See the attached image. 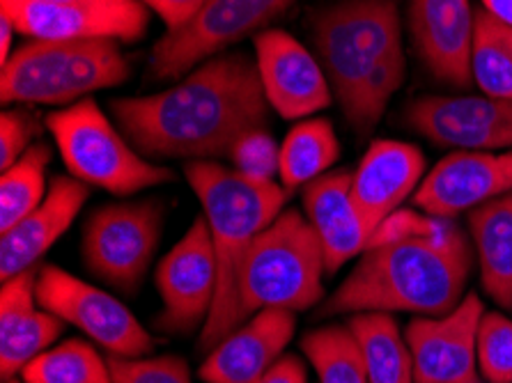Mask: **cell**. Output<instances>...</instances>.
Instances as JSON below:
<instances>
[{"label": "cell", "mask_w": 512, "mask_h": 383, "mask_svg": "<svg viewBox=\"0 0 512 383\" xmlns=\"http://www.w3.org/2000/svg\"><path fill=\"white\" fill-rule=\"evenodd\" d=\"M111 113L145 159L219 161L246 131L267 127L269 101L258 62L221 53L157 95L115 99Z\"/></svg>", "instance_id": "cell-1"}, {"label": "cell", "mask_w": 512, "mask_h": 383, "mask_svg": "<svg viewBox=\"0 0 512 383\" xmlns=\"http://www.w3.org/2000/svg\"><path fill=\"white\" fill-rule=\"evenodd\" d=\"M476 250L457 225L430 237L372 246L361 253L320 317L356 312H416L439 317L460 306L467 292Z\"/></svg>", "instance_id": "cell-2"}, {"label": "cell", "mask_w": 512, "mask_h": 383, "mask_svg": "<svg viewBox=\"0 0 512 383\" xmlns=\"http://www.w3.org/2000/svg\"><path fill=\"white\" fill-rule=\"evenodd\" d=\"M317 60L359 136H370L407 74L398 0H338L313 19Z\"/></svg>", "instance_id": "cell-3"}, {"label": "cell", "mask_w": 512, "mask_h": 383, "mask_svg": "<svg viewBox=\"0 0 512 383\" xmlns=\"http://www.w3.org/2000/svg\"><path fill=\"white\" fill-rule=\"evenodd\" d=\"M184 175L203 205L219 269L214 306L198 338V349L209 354L246 322L239 299L242 264L253 241L276 221L292 193L278 182L248 179L219 161H189Z\"/></svg>", "instance_id": "cell-4"}, {"label": "cell", "mask_w": 512, "mask_h": 383, "mask_svg": "<svg viewBox=\"0 0 512 383\" xmlns=\"http://www.w3.org/2000/svg\"><path fill=\"white\" fill-rule=\"evenodd\" d=\"M129 74L118 39H28L0 65V101L72 106L92 92L122 85Z\"/></svg>", "instance_id": "cell-5"}, {"label": "cell", "mask_w": 512, "mask_h": 383, "mask_svg": "<svg viewBox=\"0 0 512 383\" xmlns=\"http://www.w3.org/2000/svg\"><path fill=\"white\" fill-rule=\"evenodd\" d=\"M322 241L297 209H283L253 241L239 273L244 319L265 308L301 312L324 296Z\"/></svg>", "instance_id": "cell-6"}, {"label": "cell", "mask_w": 512, "mask_h": 383, "mask_svg": "<svg viewBox=\"0 0 512 383\" xmlns=\"http://www.w3.org/2000/svg\"><path fill=\"white\" fill-rule=\"evenodd\" d=\"M56 147L72 177L115 195H131L173 182L170 168L157 166L120 134L95 99H81L46 117Z\"/></svg>", "instance_id": "cell-7"}, {"label": "cell", "mask_w": 512, "mask_h": 383, "mask_svg": "<svg viewBox=\"0 0 512 383\" xmlns=\"http://www.w3.org/2000/svg\"><path fill=\"white\" fill-rule=\"evenodd\" d=\"M164 216L166 209L159 200L99 207L83 228L85 269L120 292L134 294L157 253Z\"/></svg>", "instance_id": "cell-8"}, {"label": "cell", "mask_w": 512, "mask_h": 383, "mask_svg": "<svg viewBox=\"0 0 512 383\" xmlns=\"http://www.w3.org/2000/svg\"><path fill=\"white\" fill-rule=\"evenodd\" d=\"M294 0H207L196 17L154 44L150 74L157 81L180 78L221 56L251 35H260L271 21L290 10Z\"/></svg>", "instance_id": "cell-9"}, {"label": "cell", "mask_w": 512, "mask_h": 383, "mask_svg": "<svg viewBox=\"0 0 512 383\" xmlns=\"http://www.w3.org/2000/svg\"><path fill=\"white\" fill-rule=\"evenodd\" d=\"M35 294L42 310L81 328L111 356L141 358L154 349L152 335L122 301L62 271L56 264H44L37 271Z\"/></svg>", "instance_id": "cell-10"}, {"label": "cell", "mask_w": 512, "mask_h": 383, "mask_svg": "<svg viewBox=\"0 0 512 383\" xmlns=\"http://www.w3.org/2000/svg\"><path fill=\"white\" fill-rule=\"evenodd\" d=\"M157 292L164 301L159 326L173 333H193L207 324L214 306L219 269L205 216H198L184 237L159 262Z\"/></svg>", "instance_id": "cell-11"}, {"label": "cell", "mask_w": 512, "mask_h": 383, "mask_svg": "<svg viewBox=\"0 0 512 383\" xmlns=\"http://www.w3.org/2000/svg\"><path fill=\"white\" fill-rule=\"evenodd\" d=\"M405 122L439 147L464 152L512 150V101L496 97H439L411 101Z\"/></svg>", "instance_id": "cell-12"}, {"label": "cell", "mask_w": 512, "mask_h": 383, "mask_svg": "<svg viewBox=\"0 0 512 383\" xmlns=\"http://www.w3.org/2000/svg\"><path fill=\"white\" fill-rule=\"evenodd\" d=\"M485 306L469 292L460 306L439 317H416L407 326L414 383H480L478 328Z\"/></svg>", "instance_id": "cell-13"}, {"label": "cell", "mask_w": 512, "mask_h": 383, "mask_svg": "<svg viewBox=\"0 0 512 383\" xmlns=\"http://www.w3.org/2000/svg\"><path fill=\"white\" fill-rule=\"evenodd\" d=\"M255 62L269 106L285 120H308L331 106L333 92L320 60L285 30L255 35Z\"/></svg>", "instance_id": "cell-14"}, {"label": "cell", "mask_w": 512, "mask_h": 383, "mask_svg": "<svg viewBox=\"0 0 512 383\" xmlns=\"http://www.w3.org/2000/svg\"><path fill=\"white\" fill-rule=\"evenodd\" d=\"M508 193H512V150H455L423 177L411 200L425 214L453 221Z\"/></svg>", "instance_id": "cell-15"}, {"label": "cell", "mask_w": 512, "mask_h": 383, "mask_svg": "<svg viewBox=\"0 0 512 383\" xmlns=\"http://www.w3.org/2000/svg\"><path fill=\"white\" fill-rule=\"evenodd\" d=\"M0 14L28 39H97L136 42L150 26V10L138 0L115 5H49L0 0Z\"/></svg>", "instance_id": "cell-16"}, {"label": "cell", "mask_w": 512, "mask_h": 383, "mask_svg": "<svg viewBox=\"0 0 512 383\" xmlns=\"http://www.w3.org/2000/svg\"><path fill=\"white\" fill-rule=\"evenodd\" d=\"M409 33L416 56L439 83L455 90L473 85L476 10L471 0H409Z\"/></svg>", "instance_id": "cell-17"}, {"label": "cell", "mask_w": 512, "mask_h": 383, "mask_svg": "<svg viewBox=\"0 0 512 383\" xmlns=\"http://www.w3.org/2000/svg\"><path fill=\"white\" fill-rule=\"evenodd\" d=\"M425 177V156L411 143L375 140L352 170V198L368 241L386 216L398 211Z\"/></svg>", "instance_id": "cell-18"}, {"label": "cell", "mask_w": 512, "mask_h": 383, "mask_svg": "<svg viewBox=\"0 0 512 383\" xmlns=\"http://www.w3.org/2000/svg\"><path fill=\"white\" fill-rule=\"evenodd\" d=\"M294 331L297 317L290 310L265 308L255 312L209 351L198 377L205 383H253L283 356Z\"/></svg>", "instance_id": "cell-19"}, {"label": "cell", "mask_w": 512, "mask_h": 383, "mask_svg": "<svg viewBox=\"0 0 512 383\" xmlns=\"http://www.w3.org/2000/svg\"><path fill=\"white\" fill-rule=\"evenodd\" d=\"M88 198V184L81 179L72 175L53 177L42 205L0 234V278L10 280L37 269V262L72 228Z\"/></svg>", "instance_id": "cell-20"}, {"label": "cell", "mask_w": 512, "mask_h": 383, "mask_svg": "<svg viewBox=\"0 0 512 383\" xmlns=\"http://www.w3.org/2000/svg\"><path fill=\"white\" fill-rule=\"evenodd\" d=\"M37 271L19 273L0 287V374L3 383L17 379L26 365L56 342L65 322L40 310L35 285Z\"/></svg>", "instance_id": "cell-21"}, {"label": "cell", "mask_w": 512, "mask_h": 383, "mask_svg": "<svg viewBox=\"0 0 512 383\" xmlns=\"http://www.w3.org/2000/svg\"><path fill=\"white\" fill-rule=\"evenodd\" d=\"M308 223L322 241L327 273L361 255L368 248V234L352 198V170H329L301 189Z\"/></svg>", "instance_id": "cell-22"}, {"label": "cell", "mask_w": 512, "mask_h": 383, "mask_svg": "<svg viewBox=\"0 0 512 383\" xmlns=\"http://www.w3.org/2000/svg\"><path fill=\"white\" fill-rule=\"evenodd\" d=\"M467 221L485 294L512 315V193L469 211Z\"/></svg>", "instance_id": "cell-23"}, {"label": "cell", "mask_w": 512, "mask_h": 383, "mask_svg": "<svg viewBox=\"0 0 512 383\" xmlns=\"http://www.w3.org/2000/svg\"><path fill=\"white\" fill-rule=\"evenodd\" d=\"M370 383H414V358L391 312H356L349 317Z\"/></svg>", "instance_id": "cell-24"}, {"label": "cell", "mask_w": 512, "mask_h": 383, "mask_svg": "<svg viewBox=\"0 0 512 383\" xmlns=\"http://www.w3.org/2000/svg\"><path fill=\"white\" fill-rule=\"evenodd\" d=\"M340 156L336 129L324 117L299 120L281 143V179L285 191L304 189L317 177L327 175Z\"/></svg>", "instance_id": "cell-25"}, {"label": "cell", "mask_w": 512, "mask_h": 383, "mask_svg": "<svg viewBox=\"0 0 512 383\" xmlns=\"http://www.w3.org/2000/svg\"><path fill=\"white\" fill-rule=\"evenodd\" d=\"M471 69L483 95L512 101V28L483 7L476 10Z\"/></svg>", "instance_id": "cell-26"}, {"label": "cell", "mask_w": 512, "mask_h": 383, "mask_svg": "<svg viewBox=\"0 0 512 383\" xmlns=\"http://www.w3.org/2000/svg\"><path fill=\"white\" fill-rule=\"evenodd\" d=\"M51 163V147L35 143L17 163L0 175V234L14 228L30 211L42 205L49 193L46 168Z\"/></svg>", "instance_id": "cell-27"}, {"label": "cell", "mask_w": 512, "mask_h": 383, "mask_svg": "<svg viewBox=\"0 0 512 383\" xmlns=\"http://www.w3.org/2000/svg\"><path fill=\"white\" fill-rule=\"evenodd\" d=\"M23 383H113L108 358L81 338L46 349L21 372Z\"/></svg>", "instance_id": "cell-28"}, {"label": "cell", "mask_w": 512, "mask_h": 383, "mask_svg": "<svg viewBox=\"0 0 512 383\" xmlns=\"http://www.w3.org/2000/svg\"><path fill=\"white\" fill-rule=\"evenodd\" d=\"M301 351L313 365L320 383H370L361 349L349 326L315 328L304 335Z\"/></svg>", "instance_id": "cell-29"}, {"label": "cell", "mask_w": 512, "mask_h": 383, "mask_svg": "<svg viewBox=\"0 0 512 383\" xmlns=\"http://www.w3.org/2000/svg\"><path fill=\"white\" fill-rule=\"evenodd\" d=\"M478 370L490 383H512V319L485 312L478 328Z\"/></svg>", "instance_id": "cell-30"}, {"label": "cell", "mask_w": 512, "mask_h": 383, "mask_svg": "<svg viewBox=\"0 0 512 383\" xmlns=\"http://www.w3.org/2000/svg\"><path fill=\"white\" fill-rule=\"evenodd\" d=\"M228 159L239 175L255 179V182H276L281 173V145L265 127L251 129L239 136Z\"/></svg>", "instance_id": "cell-31"}, {"label": "cell", "mask_w": 512, "mask_h": 383, "mask_svg": "<svg viewBox=\"0 0 512 383\" xmlns=\"http://www.w3.org/2000/svg\"><path fill=\"white\" fill-rule=\"evenodd\" d=\"M113 383H193L189 363L180 356H108Z\"/></svg>", "instance_id": "cell-32"}, {"label": "cell", "mask_w": 512, "mask_h": 383, "mask_svg": "<svg viewBox=\"0 0 512 383\" xmlns=\"http://www.w3.org/2000/svg\"><path fill=\"white\" fill-rule=\"evenodd\" d=\"M42 124L33 113L23 108H12L0 115V170H7L17 163L30 147L35 138H40Z\"/></svg>", "instance_id": "cell-33"}, {"label": "cell", "mask_w": 512, "mask_h": 383, "mask_svg": "<svg viewBox=\"0 0 512 383\" xmlns=\"http://www.w3.org/2000/svg\"><path fill=\"white\" fill-rule=\"evenodd\" d=\"M448 225V218H437L425 214V211L414 209H398L391 216H386L382 225L372 234L368 241V248L372 246H386L395 244V241H407L416 237H430V234L441 232Z\"/></svg>", "instance_id": "cell-34"}, {"label": "cell", "mask_w": 512, "mask_h": 383, "mask_svg": "<svg viewBox=\"0 0 512 383\" xmlns=\"http://www.w3.org/2000/svg\"><path fill=\"white\" fill-rule=\"evenodd\" d=\"M138 3L157 14L168 30H177L196 17L207 0H138Z\"/></svg>", "instance_id": "cell-35"}, {"label": "cell", "mask_w": 512, "mask_h": 383, "mask_svg": "<svg viewBox=\"0 0 512 383\" xmlns=\"http://www.w3.org/2000/svg\"><path fill=\"white\" fill-rule=\"evenodd\" d=\"M306 365L299 356L283 354L278 361L253 383H306Z\"/></svg>", "instance_id": "cell-36"}, {"label": "cell", "mask_w": 512, "mask_h": 383, "mask_svg": "<svg viewBox=\"0 0 512 383\" xmlns=\"http://www.w3.org/2000/svg\"><path fill=\"white\" fill-rule=\"evenodd\" d=\"M17 33V28H14V23L5 17V14H0V65H5L7 60L12 56V37Z\"/></svg>", "instance_id": "cell-37"}, {"label": "cell", "mask_w": 512, "mask_h": 383, "mask_svg": "<svg viewBox=\"0 0 512 383\" xmlns=\"http://www.w3.org/2000/svg\"><path fill=\"white\" fill-rule=\"evenodd\" d=\"M483 10L512 28V0H483Z\"/></svg>", "instance_id": "cell-38"}, {"label": "cell", "mask_w": 512, "mask_h": 383, "mask_svg": "<svg viewBox=\"0 0 512 383\" xmlns=\"http://www.w3.org/2000/svg\"><path fill=\"white\" fill-rule=\"evenodd\" d=\"M30 3H49V5H115L120 0H30Z\"/></svg>", "instance_id": "cell-39"}, {"label": "cell", "mask_w": 512, "mask_h": 383, "mask_svg": "<svg viewBox=\"0 0 512 383\" xmlns=\"http://www.w3.org/2000/svg\"><path fill=\"white\" fill-rule=\"evenodd\" d=\"M7 383H19V381H17V379H12V381H7Z\"/></svg>", "instance_id": "cell-40"}]
</instances>
